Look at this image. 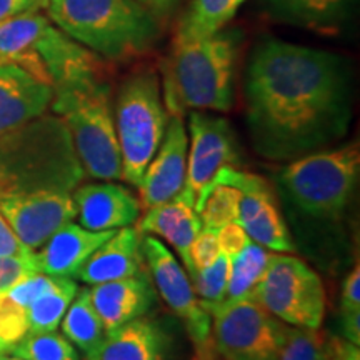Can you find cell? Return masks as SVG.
Here are the masks:
<instances>
[{
	"mask_svg": "<svg viewBox=\"0 0 360 360\" xmlns=\"http://www.w3.org/2000/svg\"><path fill=\"white\" fill-rule=\"evenodd\" d=\"M240 191L227 184H212L202 199L199 217L202 227L217 232L224 225L237 222Z\"/></svg>",
	"mask_w": 360,
	"mask_h": 360,
	"instance_id": "83f0119b",
	"label": "cell"
},
{
	"mask_svg": "<svg viewBox=\"0 0 360 360\" xmlns=\"http://www.w3.org/2000/svg\"><path fill=\"white\" fill-rule=\"evenodd\" d=\"M114 120L122 155V179L139 186L169 122L160 80L154 70L135 72L124 80L115 98Z\"/></svg>",
	"mask_w": 360,
	"mask_h": 360,
	"instance_id": "52a82bcc",
	"label": "cell"
},
{
	"mask_svg": "<svg viewBox=\"0 0 360 360\" xmlns=\"http://www.w3.org/2000/svg\"><path fill=\"white\" fill-rule=\"evenodd\" d=\"M191 360H219L217 350L214 347V342H209V344L195 347V354H193V357Z\"/></svg>",
	"mask_w": 360,
	"mask_h": 360,
	"instance_id": "60d3db41",
	"label": "cell"
},
{
	"mask_svg": "<svg viewBox=\"0 0 360 360\" xmlns=\"http://www.w3.org/2000/svg\"><path fill=\"white\" fill-rule=\"evenodd\" d=\"M270 252L265 247L249 242L231 264V276H229L227 292H225L222 304H232L244 299L257 285L267 267Z\"/></svg>",
	"mask_w": 360,
	"mask_h": 360,
	"instance_id": "4316f807",
	"label": "cell"
},
{
	"mask_svg": "<svg viewBox=\"0 0 360 360\" xmlns=\"http://www.w3.org/2000/svg\"><path fill=\"white\" fill-rule=\"evenodd\" d=\"M29 334L27 309L12 300L6 292L0 294V354Z\"/></svg>",
	"mask_w": 360,
	"mask_h": 360,
	"instance_id": "1f68e13d",
	"label": "cell"
},
{
	"mask_svg": "<svg viewBox=\"0 0 360 360\" xmlns=\"http://www.w3.org/2000/svg\"><path fill=\"white\" fill-rule=\"evenodd\" d=\"M142 255L152 283L170 310L184 322L195 347L212 342V317L193 290L186 269L180 267L174 254L159 238L142 237Z\"/></svg>",
	"mask_w": 360,
	"mask_h": 360,
	"instance_id": "7c38bea8",
	"label": "cell"
},
{
	"mask_svg": "<svg viewBox=\"0 0 360 360\" xmlns=\"http://www.w3.org/2000/svg\"><path fill=\"white\" fill-rule=\"evenodd\" d=\"M52 22L42 12H25L0 22V62H12L51 85L39 49Z\"/></svg>",
	"mask_w": 360,
	"mask_h": 360,
	"instance_id": "7402d4cb",
	"label": "cell"
},
{
	"mask_svg": "<svg viewBox=\"0 0 360 360\" xmlns=\"http://www.w3.org/2000/svg\"><path fill=\"white\" fill-rule=\"evenodd\" d=\"M219 242H217V232L209 231V229L202 227L197 237L193 238L191 247V260L192 267L197 272L210 267L219 257Z\"/></svg>",
	"mask_w": 360,
	"mask_h": 360,
	"instance_id": "e575fe53",
	"label": "cell"
},
{
	"mask_svg": "<svg viewBox=\"0 0 360 360\" xmlns=\"http://www.w3.org/2000/svg\"><path fill=\"white\" fill-rule=\"evenodd\" d=\"M191 148L187 150V174L179 193L199 214L207 187L224 167L240 165V148L227 119L192 110L188 114Z\"/></svg>",
	"mask_w": 360,
	"mask_h": 360,
	"instance_id": "30bf717a",
	"label": "cell"
},
{
	"mask_svg": "<svg viewBox=\"0 0 360 360\" xmlns=\"http://www.w3.org/2000/svg\"><path fill=\"white\" fill-rule=\"evenodd\" d=\"M37 272L34 252L27 255H0V294Z\"/></svg>",
	"mask_w": 360,
	"mask_h": 360,
	"instance_id": "836d02e7",
	"label": "cell"
},
{
	"mask_svg": "<svg viewBox=\"0 0 360 360\" xmlns=\"http://www.w3.org/2000/svg\"><path fill=\"white\" fill-rule=\"evenodd\" d=\"M137 2L146 7L160 22H165L170 15L177 12L184 0H137Z\"/></svg>",
	"mask_w": 360,
	"mask_h": 360,
	"instance_id": "ab89813d",
	"label": "cell"
},
{
	"mask_svg": "<svg viewBox=\"0 0 360 360\" xmlns=\"http://www.w3.org/2000/svg\"><path fill=\"white\" fill-rule=\"evenodd\" d=\"M45 4L47 0H0V22L25 12L42 11Z\"/></svg>",
	"mask_w": 360,
	"mask_h": 360,
	"instance_id": "74e56055",
	"label": "cell"
},
{
	"mask_svg": "<svg viewBox=\"0 0 360 360\" xmlns=\"http://www.w3.org/2000/svg\"><path fill=\"white\" fill-rule=\"evenodd\" d=\"M85 177L60 117L44 114L0 139V199L35 192H74Z\"/></svg>",
	"mask_w": 360,
	"mask_h": 360,
	"instance_id": "7a4b0ae2",
	"label": "cell"
},
{
	"mask_svg": "<svg viewBox=\"0 0 360 360\" xmlns=\"http://www.w3.org/2000/svg\"><path fill=\"white\" fill-rule=\"evenodd\" d=\"M357 0H264L274 20L321 35H337L354 17Z\"/></svg>",
	"mask_w": 360,
	"mask_h": 360,
	"instance_id": "44dd1931",
	"label": "cell"
},
{
	"mask_svg": "<svg viewBox=\"0 0 360 360\" xmlns=\"http://www.w3.org/2000/svg\"><path fill=\"white\" fill-rule=\"evenodd\" d=\"M51 107L69 129L85 175L107 182L122 179L110 85L103 82L101 74L58 85L53 89Z\"/></svg>",
	"mask_w": 360,
	"mask_h": 360,
	"instance_id": "5b68a950",
	"label": "cell"
},
{
	"mask_svg": "<svg viewBox=\"0 0 360 360\" xmlns=\"http://www.w3.org/2000/svg\"><path fill=\"white\" fill-rule=\"evenodd\" d=\"M240 30H219L209 37L172 44L164 67V105L169 115L184 110L229 112L240 52Z\"/></svg>",
	"mask_w": 360,
	"mask_h": 360,
	"instance_id": "3957f363",
	"label": "cell"
},
{
	"mask_svg": "<svg viewBox=\"0 0 360 360\" xmlns=\"http://www.w3.org/2000/svg\"><path fill=\"white\" fill-rule=\"evenodd\" d=\"M188 135L180 115H169L167 129L139 184L141 209L165 204L182 192L187 174Z\"/></svg>",
	"mask_w": 360,
	"mask_h": 360,
	"instance_id": "5bb4252c",
	"label": "cell"
},
{
	"mask_svg": "<svg viewBox=\"0 0 360 360\" xmlns=\"http://www.w3.org/2000/svg\"><path fill=\"white\" fill-rule=\"evenodd\" d=\"M7 352L24 360H80L74 344L56 332L27 334Z\"/></svg>",
	"mask_w": 360,
	"mask_h": 360,
	"instance_id": "f1b7e54d",
	"label": "cell"
},
{
	"mask_svg": "<svg viewBox=\"0 0 360 360\" xmlns=\"http://www.w3.org/2000/svg\"><path fill=\"white\" fill-rule=\"evenodd\" d=\"M60 326L65 339H69L85 355H89L101 344L105 335V328L94 309L90 289L87 287L77 290V295L70 302Z\"/></svg>",
	"mask_w": 360,
	"mask_h": 360,
	"instance_id": "d4e9b609",
	"label": "cell"
},
{
	"mask_svg": "<svg viewBox=\"0 0 360 360\" xmlns=\"http://www.w3.org/2000/svg\"><path fill=\"white\" fill-rule=\"evenodd\" d=\"M317 360H328V359H327V352H326V342H323V347H322L321 355H319Z\"/></svg>",
	"mask_w": 360,
	"mask_h": 360,
	"instance_id": "7bdbcfd3",
	"label": "cell"
},
{
	"mask_svg": "<svg viewBox=\"0 0 360 360\" xmlns=\"http://www.w3.org/2000/svg\"><path fill=\"white\" fill-rule=\"evenodd\" d=\"M247 0H191L179 22L175 42L209 37L237 15Z\"/></svg>",
	"mask_w": 360,
	"mask_h": 360,
	"instance_id": "cb8c5ba5",
	"label": "cell"
},
{
	"mask_svg": "<svg viewBox=\"0 0 360 360\" xmlns=\"http://www.w3.org/2000/svg\"><path fill=\"white\" fill-rule=\"evenodd\" d=\"M0 214L22 244L35 252L77 217V207L72 192H35L0 199Z\"/></svg>",
	"mask_w": 360,
	"mask_h": 360,
	"instance_id": "4fadbf2b",
	"label": "cell"
},
{
	"mask_svg": "<svg viewBox=\"0 0 360 360\" xmlns=\"http://www.w3.org/2000/svg\"><path fill=\"white\" fill-rule=\"evenodd\" d=\"M52 97V85L20 65L0 62V139L44 115Z\"/></svg>",
	"mask_w": 360,
	"mask_h": 360,
	"instance_id": "9a60e30c",
	"label": "cell"
},
{
	"mask_svg": "<svg viewBox=\"0 0 360 360\" xmlns=\"http://www.w3.org/2000/svg\"><path fill=\"white\" fill-rule=\"evenodd\" d=\"M79 222L89 231H117L130 227L141 215V200L129 188L114 182L84 184L74 188Z\"/></svg>",
	"mask_w": 360,
	"mask_h": 360,
	"instance_id": "2e32d148",
	"label": "cell"
},
{
	"mask_svg": "<svg viewBox=\"0 0 360 360\" xmlns=\"http://www.w3.org/2000/svg\"><path fill=\"white\" fill-rule=\"evenodd\" d=\"M217 242H219V252L225 257L233 259L244 247L249 244L250 238L247 236L238 222H231L224 225L222 229L217 231Z\"/></svg>",
	"mask_w": 360,
	"mask_h": 360,
	"instance_id": "8d00e7d4",
	"label": "cell"
},
{
	"mask_svg": "<svg viewBox=\"0 0 360 360\" xmlns=\"http://www.w3.org/2000/svg\"><path fill=\"white\" fill-rule=\"evenodd\" d=\"M157 290L147 272L139 276L97 283L90 289V300L105 332L150 312Z\"/></svg>",
	"mask_w": 360,
	"mask_h": 360,
	"instance_id": "ac0fdd59",
	"label": "cell"
},
{
	"mask_svg": "<svg viewBox=\"0 0 360 360\" xmlns=\"http://www.w3.org/2000/svg\"><path fill=\"white\" fill-rule=\"evenodd\" d=\"M360 174L357 142L317 150L285 165L277 186L290 207L309 219L339 222L352 200Z\"/></svg>",
	"mask_w": 360,
	"mask_h": 360,
	"instance_id": "8992f818",
	"label": "cell"
},
{
	"mask_svg": "<svg viewBox=\"0 0 360 360\" xmlns=\"http://www.w3.org/2000/svg\"><path fill=\"white\" fill-rule=\"evenodd\" d=\"M232 259L219 254L215 262L200 272H197L192 283L195 287V294L204 307H214L224 302L225 292H227L229 276H231Z\"/></svg>",
	"mask_w": 360,
	"mask_h": 360,
	"instance_id": "f546056e",
	"label": "cell"
},
{
	"mask_svg": "<svg viewBox=\"0 0 360 360\" xmlns=\"http://www.w3.org/2000/svg\"><path fill=\"white\" fill-rule=\"evenodd\" d=\"M212 184H227L240 191L237 222L255 244L282 254L295 252V244L277 205L276 193L267 180L237 167H224L215 175Z\"/></svg>",
	"mask_w": 360,
	"mask_h": 360,
	"instance_id": "8fae6325",
	"label": "cell"
},
{
	"mask_svg": "<svg viewBox=\"0 0 360 360\" xmlns=\"http://www.w3.org/2000/svg\"><path fill=\"white\" fill-rule=\"evenodd\" d=\"M0 360H24V359L15 357V355H12L8 352H2V354H0Z\"/></svg>",
	"mask_w": 360,
	"mask_h": 360,
	"instance_id": "b9f144b4",
	"label": "cell"
},
{
	"mask_svg": "<svg viewBox=\"0 0 360 360\" xmlns=\"http://www.w3.org/2000/svg\"><path fill=\"white\" fill-rule=\"evenodd\" d=\"M250 295L292 327L319 330L323 322L326 289L322 278L295 255L270 254L264 276Z\"/></svg>",
	"mask_w": 360,
	"mask_h": 360,
	"instance_id": "ba28073f",
	"label": "cell"
},
{
	"mask_svg": "<svg viewBox=\"0 0 360 360\" xmlns=\"http://www.w3.org/2000/svg\"><path fill=\"white\" fill-rule=\"evenodd\" d=\"M244 98L255 152L269 160H295L347 135L352 70L334 52L264 39L247 64Z\"/></svg>",
	"mask_w": 360,
	"mask_h": 360,
	"instance_id": "6da1fadb",
	"label": "cell"
},
{
	"mask_svg": "<svg viewBox=\"0 0 360 360\" xmlns=\"http://www.w3.org/2000/svg\"><path fill=\"white\" fill-rule=\"evenodd\" d=\"M170 335L164 323L150 317L134 319L105 332L85 360H169Z\"/></svg>",
	"mask_w": 360,
	"mask_h": 360,
	"instance_id": "e0dca14e",
	"label": "cell"
},
{
	"mask_svg": "<svg viewBox=\"0 0 360 360\" xmlns=\"http://www.w3.org/2000/svg\"><path fill=\"white\" fill-rule=\"evenodd\" d=\"M49 19L67 37L107 60L142 56L162 22L137 0H47Z\"/></svg>",
	"mask_w": 360,
	"mask_h": 360,
	"instance_id": "277c9868",
	"label": "cell"
},
{
	"mask_svg": "<svg viewBox=\"0 0 360 360\" xmlns=\"http://www.w3.org/2000/svg\"><path fill=\"white\" fill-rule=\"evenodd\" d=\"M77 290L79 285L75 281L69 277H56L51 289L37 297L27 309L29 334L56 332L70 302L77 295Z\"/></svg>",
	"mask_w": 360,
	"mask_h": 360,
	"instance_id": "484cf974",
	"label": "cell"
},
{
	"mask_svg": "<svg viewBox=\"0 0 360 360\" xmlns=\"http://www.w3.org/2000/svg\"><path fill=\"white\" fill-rule=\"evenodd\" d=\"M142 255V233L139 229L122 227L105 240L79 269L75 278L89 285L119 281L146 272Z\"/></svg>",
	"mask_w": 360,
	"mask_h": 360,
	"instance_id": "ffe728a7",
	"label": "cell"
},
{
	"mask_svg": "<svg viewBox=\"0 0 360 360\" xmlns=\"http://www.w3.org/2000/svg\"><path fill=\"white\" fill-rule=\"evenodd\" d=\"M323 337L319 330L289 327L278 360H317L323 347Z\"/></svg>",
	"mask_w": 360,
	"mask_h": 360,
	"instance_id": "d6a6232c",
	"label": "cell"
},
{
	"mask_svg": "<svg viewBox=\"0 0 360 360\" xmlns=\"http://www.w3.org/2000/svg\"><path fill=\"white\" fill-rule=\"evenodd\" d=\"M326 352L328 360H360L359 345L342 337H330L326 340Z\"/></svg>",
	"mask_w": 360,
	"mask_h": 360,
	"instance_id": "f35d334b",
	"label": "cell"
},
{
	"mask_svg": "<svg viewBox=\"0 0 360 360\" xmlns=\"http://www.w3.org/2000/svg\"><path fill=\"white\" fill-rule=\"evenodd\" d=\"M56 277L45 276V274H34V276L24 278V281L13 285L11 290H7L6 294L11 297L12 300H15L17 304L22 305V307L29 309L30 304L34 302L37 297L44 294L45 290H49L52 287Z\"/></svg>",
	"mask_w": 360,
	"mask_h": 360,
	"instance_id": "d590c367",
	"label": "cell"
},
{
	"mask_svg": "<svg viewBox=\"0 0 360 360\" xmlns=\"http://www.w3.org/2000/svg\"><path fill=\"white\" fill-rule=\"evenodd\" d=\"M212 317V342L222 360H278L287 330L282 321L250 294L232 304L207 307Z\"/></svg>",
	"mask_w": 360,
	"mask_h": 360,
	"instance_id": "9c48e42d",
	"label": "cell"
},
{
	"mask_svg": "<svg viewBox=\"0 0 360 360\" xmlns=\"http://www.w3.org/2000/svg\"><path fill=\"white\" fill-rule=\"evenodd\" d=\"M137 229L141 233H154L165 238L184 262L191 282L195 278V270L191 260V247L193 238L200 232L202 220L191 204L177 195L165 204L152 207L146 210V215L141 219Z\"/></svg>",
	"mask_w": 360,
	"mask_h": 360,
	"instance_id": "603a6c76",
	"label": "cell"
},
{
	"mask_svg": "<svg viewBox=\"0 0 360 360\" xmlns=\"http://www.w3.org/2000/svg\"><path fill=\"white\" fill-rule=\"evenodd\" d=\"M340 330L342 339L360 345V269L350 270L340 294Z\"/></svg>",
	"mask_w": 360,
	"mask_h": 360,
	"instance_id": "4dcf8cb0",
	"label": "cell"
},
{
	"mask_svg": "<svg viewBox=\"0 0 360 360\" xmlns=\"http://www.w3.org/2000/svg\"><path fill=\"white\" fill-rule=\"evenodd\" d=\"M115 232H96L74 222L65 224L39 250L34 252L37 270L51 277L75 278L85 260Z\"/></svg>",
	"mask_w": 360,
	"mask_h": 360,
	"instance_id": "d6986e66",
	"label": "cell"
}]
</instances>
